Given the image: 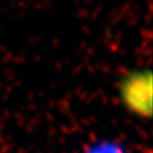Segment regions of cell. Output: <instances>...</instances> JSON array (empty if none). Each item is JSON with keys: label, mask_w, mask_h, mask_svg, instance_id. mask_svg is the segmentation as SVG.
I'll return each mask as SVG.
<instances>
[{"label": "cell", "mask_w": 153, "mask_h": 153, "mask_svg": "<svg viewBox=\"0 0 153 153\" xmlns=\"http://www.w3.org/2000/svg\"><path fill=\"white\" fill-rule=\"evenodd\" d=\"M152 72L136 69L128 72L119 82V97L129 112L141 118L152 116Z\"/></svg>", "instance_id": "obj_1"}]
</instances>
